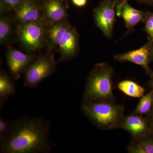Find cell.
<instances>
[{"label":"cell","mask_w":153,"mask_h":153,"mask_svg":"<svg viewBox=\"0 0 153 153\" xmlns=\"http://www.w3.org/2000/svg\"><path fill=\"white\" fill-rule=\"evenodd\" d=\"M2 153H47L56 146L49 136L50 123L43 118L24 116L12 120Z\"/></svg>","instance_id":"1"},{"label":"cell","mask_w":153,"mask_h":153,"mask_svg":"<svg viewBox=\"0 0 153 153\" xmlns=\"http://www.w3.org/2000/svg\"><path fill=\"white\" fill-rule=\"evenodd\" d=\"M81 110L94 125L102 130L121 128L125 117L123 105L110 102L83 100Z\"/></svg>","instance_id":"2"},{"label":"cell","mask_w":153,"mask_h":153,"mask_svg":"<svg viewBox=\"0 0 153 153\" xmlns=\"http://www.w3.org/2000/svg\"><path fill=\"white\" fill-rule=\"evenodd\" d=\"M113 68L108 64H96L88 77L83 100L115 102L113 92Z\"/></svg>","instance_id":"3"},{"label":"cell","mask_w":153,"mask_h":153,"mask_svg":"<svg viewBox=\"0 0 153 153\" xmlns=\"http://www.w3.org/2000/svg\"><path fill=\"white\" fill-rule=\"evenodd\" d=\"M56 69V63L52 55L47 54L39 56L25 71L24 85L28 88L37 87Z\"/></svg>","instance_id":"4"},{"label":"cell","mask_w":153,"mask_h":153,"mask_svg":"<svg viewBox=\"0 0 153 153\" xmlns=\"http://www.w3.org/2000/svg\"><path fill=\"white\" fill-rule=\"evenodd\" d=\"M17 34L21 43L28 50H37L44 44L46 35L45 27L41 22L20 24Z\"/></svg>","instance_id":"5"},{"label":"cell","mask_w":153,"mask_h":153,"mask_svg":"<svg viewBox=\"0 0 153 153\" xmlns=\"http://www.w3.org/2000/svg\"><path fill=\"white\" fill-rule=\"evenodd\" d=\"M117 2L118 0H103L94 10L96 24L107 37L112 33Z\"/></svg>","instance_id":"6"},{"label":"cell","mask_w":153,"mask_h":153,"mask_svg":"<svg viewBox=\"0 0 153 153\" xmlns=\"http://www.w3.org/2000/svg\"><path fill=\"white\" fill-rule=\"evenodd\" d=\"M6 58L12 78L16 80L20 79L22 72H25L34 60L33 55L25 54L15 49H9Z\"/></svg>","instance_id":"7"},{"label":"cell","mask_w":153,"mask_h":153,"mask_svg":"<svg viewBox=\"0 0 153 153\" xmlns=\"http://www.w3.org/2000/svg\"><path fill=\"white\" fill-rule=\"evenodd\" d=\"M120 128L128 132L132 139L144 136L152 130L146 117L134 112L125 116Z\"/></svg>","instance_id":"8"},{"label":"cell","mask_w":153,"mask_h":153,"mask_svg":"<svg viewBox=\"0 0 153 153\" xmlns=\"http://www.w3.org/2000/svg\"><path fill=\"white\" fill-rule=\"evenodd\" d=\"M150 52L149 47L146 45L136 50L115 55L114 59L120 62H131L140 65L151 75L153 72L149 66L150 60Z\"/></svg>","instance_id":"9"},{"label":"cell","mask_w":153,"mask_h":153,"mask_svg":"<svg viewBox=\"0 0 153 153\" xmlns=\"http://www.w3.org/2000/svg\"><path fill=\"white\" fill-rule=\"evenodd\" d=\"M15 13L20 24L41 22V11L33 0H24Z\"/></svg>","instance_id":"10"},{"label":"cell","mask_w":153,"mask_h":153,"mask_svg":"<svg viewBox=\"0 0 153 153\" xmlns=\"http://www.w3.org/2000/svg\"><path fill=\"white\" fill-rule=\"evenodd\" d=\"M78 37L76 31L71 27L66 32L58 44L59 51L62 60L73 57L77 49Z\"/></svg>","instance_id":"11"},{"label":"cell","mask_w":153,"mask_h":153,"mask_svg":"<svg viewBox=\"0 0 153 153\" xmlns=\"http://www.w3.org/2000/svg\"><path fill=\"white\" fill-rule=\"evenodd\" d=\"M63 0H47L44 4L45 15L49 21L55 24L63 22L66 16Z\"/></svg>","instance_id":"12"},{"label":"cell","mask_w":153,"mask_h":153,"mask_svg":"<svg viewBox=\"0 0 153 153\" xmlns=\"http://www.w3.org/2000/svg\"><path fill=\"white\" fill-rule=\"evenodd\" d=\"M127 149L130 153H153V129L144 136L131 138Z\"/></svg>","instance_id":"13"},{"label":"cell","mask_w":153,"mask_h":153,"mask_svg":"<svg viewBox=\"0 0 153 153\" xmlns=\"http://www.w3.org/2000/svg\"><path fill=\"white\" fill-rule=\"evenodd\" d=\"M16 88L13 79L3 70L0 72V107L1 108L6 100L14 95Z\"/></svg>","instance_id":"14"},{"label":"cell","mask_w":153,"mask_h":153,"mask_svg":"<svg viewBox=\"0 0 153 153\" xmlns=\"http://www.w3.org/2000/svg\"><path fill=\"white\" fill-rule=\"evenodd\" d=\"M121 14L126 25L128 28L135 26L141 22L143 18L141 11L134 8L126 1L123 7Z\"/></svg>","instance_id":"15"},{"label":"cell","mask_w":153,"mask_h":153,"mask_svg":"<svg viewBox=\"0 0 153 153\" xmlns=\"http://www.w3.org/2000/svg\"><path fill=\"white\" fill-rule=\"evenodd\" d=\"M118 88L124 94L134 98H141L144 95L145 89L131 80H124L118 83Z\"/></svg>","instance_id":"16"},{"label":"cell","mask_w":153,"mask_h":153,"mask_svg":"<svg viewBox=\"0 0 153 153\" xmlns=\"http://www.w3.org/2000/svg\"><path fill=\"white\" fill-rule=\"evenodd\" d=\"M70 27V25L63 22L52 25L49 32V39L52 45L58 47L63 36Z\"/></svg>","instance_id":"17"},{"label":"cell","mask_w":153,"mask_h":153,"mask_svg":"<svg viewBox=\"0 0 153 153\" xmlns=\"http://www.w3.org/2000/svg\"><path fill=\"white\" fill-rule=\"evenodd\" d=\"M153 106V89L141 97L134 113L140 115H146L150 111Z\"/></svg>","instance_id":"18"},{"label":"cell","mask_w":153,"mask_h":153,"mask_svg":"<svg viewBox=\"0 0 153 153\" xmlns=\"http://www.w3.org/2000/svg\"><path fill=\"white\" fill-rule=\"evenodd\" d=\"M11 26L9 19L2 16L0 19V43L3 44L8 40L10 36Z\"/></svg>","instance_id":"19"},{"label":"cell","mask_w":153,"mask_h":153,"mask_svg":"<svg viewBox=\"0 0 153 153\" xmlns=\"http://www.w3.org/2000/svg\"><path fill=\"white\" fill-rule=\"evenodd\" d=\"M11 122L0 117V143L3 142L8 134L10 128Z\"/></svg>","instance_id":"20"},{"label":"cell","mask_w":153,"mask_h":153,"mask_svg":"<svg viewBox=\"0 0 153 153\" xmlns=\"http://www.w3.org/2000/svg\"><path fill=\"white\" fill-rule=\"evenodd\" d=\"M24 0H1L3 4L8 6L14 11H16L22 4Z\"/></svg>","instance_id":"21"},{"label":"cell","mask_w":153,"mask_h":153,"mask_svg":"<svg viewBox=\"0 0 153 153\" xmlns=\"http://www.w3.org/2000/svg\"><path fill=\"white\" fill-rule=\"evenodd\" d=\"M146 29L151 38L153 39V15H151L147 19Z\"/></svg>","instance_id":"22"},{"label":"cell","mask_w":153,"mask_h":153,"mask_svg":"<svg viewBox=\"0 0 153 153\" xmlns=\"http://www.w3.org/2000/svg\"><path fill=\"white\" fill-rule=\"evenodd\" d=\"M87 0H72L74 5L78 7H84L87 3Z\"/></svg>","instance_id":"23"},{"label":"cell","mask_w":153,"mask_h":153,"mask_svg":"<svg viewBox=\"0 0 153 153\" xmlns=\"http://www.w3.org/2000/svg\"><path fill=\"white\" fill-rule=\"evenodd\" d=\"M147 118L151 127L153 129V106L150 111L146 115Z\"/></svg>","instance_id":"24"},{"label":"cell","mask_w":153,"mask_h":153,"mask_svg":"<svg viewBox=\"0 0 153 153\" xmlns=\"http://www.w3.org/2000/svg\"><path fill=\"white\" fill-rule=\"evenodd\" d=\"M151 78L147 83L146 85L148 87L153 89V73L150 75Z\"/></svg>","instance_id":"25"},{"label":"cell","mask_w":153,"mask_h":153,"mask_svg":"<svg viewBox=\"0 0 153 153\" xmlns=\"http://www.w3.org/2000/svg\"><path fill=\"white\" fill-rule=\"evenodd\" d=\"M150 60H153V46L150 52Z\"/></svg>","instance_id":"26"},{"label":"cell","mask_w":153,"mask_h":153,"mask_svg":"<svg viewBox=\"0 0 153 153\" xmlns=\"http://www.w3.org/2000/svg\"><path fill=\"white\" fill-rule=\"evenodd\" d=\"M142 1L146 2L151 3L153 4V0H140Z\"/></svg>","instance_id":"27"},{"label":"cell","mask_w":153,"mask_h":153,"mask_svg":"<svg viewBox=\"0 0 153 153\" xmlns=\"http://www.w3.org/2000/svg\"><path fill=\"white\" fill-rule=\"evenodd\" d=\"M126 1V0H123V1Z\"/></svg>","instance_id":"28"}]
</instances>
